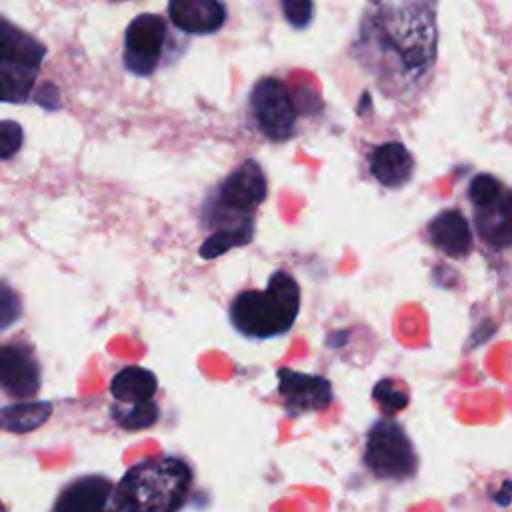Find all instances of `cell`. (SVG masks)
Returning <instances> with one entry per match:
<instances>
[{"label":"cell","instance_id":"cell-9","mask_svg":"<svg viewBox=\"0 0 512 512\" xmlns=\"http://www.w3.org/2000/svg\"><path fill=\"white\" fill-rule=\"evenodd\" d=\"M278 396L288 416L296 418L304 412H322L332 400V382L320 374H306L290 368H278Z\"/></svg>","mask_w":512,"mask_h":512},{"label":"cell","instance_id":"cell-8","mask_svg":"<svg viewBox=\"0 0 512 512\" xmlns=\"http://www.w3.org/2000/svg\"><path fill=\"white\" fill-rule=\"evenodd\" d=\"M166 36L168 30L162 16H136L124 36V66L136 76H150L160 64Z\"/></svg>","mask_w":512,"mask_h":512},{"label":"cell","instance_id":"cell-10","mask_svg":"<svg viewBox=\"0 0 512 512\" xmlns=\"http://www.w3.org/2000/svg\"><path fill=\"white\" fill-rule=\"evenodd\" d=\"M0 390L16 400L38 394L40 364L30 348L18 342L0 346Z\"/></svg>","mask_w":512,"mask_h":512},{"label":"cell","instance_id":"cell-15","mask_svg":"<svg viewBox=\"0 0 512 512\" xmlns=\"http://www.w3.org/2000/svg\"><path fill=\"white\" fill-rule=\"evenodd\" d=\"M112 482L106 476L90 474L80 476L66 484L54 502V510L64 512H96L108 506L112 496Z\"/></svg>","mask_w":512,"mask_h":512},{"label":"cell","instance_id":"cell-21","mask_svg":"<svg viewBox=\"0 0 512 512\" xmlns=\"http://www.w3.org/2000/svg\"><path fill=\"white\" fill-rule=\"evenodd\" d=\"M502 188H504V184L494 174L480 172V174L472 176V180L468 182V200L472 202L474 208L486 206L500 194Z\"/></svg>","mask_w":512,"mask_h":512},{"label":"cell","instance_id":"cell-23","mask_svg":"<svg viewBox=\"0 0 512 512\" xmlns=\"http://www.w3.org/2000/svg\"><path fill=\"white\" fill-rule=\"evenodd\" d=\"M280 6L294 28H306L314 18V0H280Z\"/></svg>","mask_w":512,"mask_h":512},{"label":"cell","instance_id":"cell-5","mask_svg":"<svg viewBox=\"0 0 512 512\" xmlns=\"http://www.w3.org/2000/svg\"><path fill=\"white\" fill-rule=\"evenodd\" d=\"M362 462L378 480L406 482L418 474L420 458L402 424L386 416L368 428Z\"/></svg>","mask_w":512,"mask_h":512},{"label":"cell","instance_id":"cell-11","mask_svg":"<svg viewBox=\"0 0 512 512\" xmlns=\"http://www.w3.org/2000/svg\"><path fill=\"white\" fill-rule=\"evenodd\" d=\"M412 152L396 140L382 142L368 154V172L384 188L398 190L410 182L414 174Z\"/></svg>","mask_w":512,"mask_h":512},{"label":"cell","instance_id":"cell-4","mask_svg":"<svg viewBox=\"0 0 512 512\" xmlns=\"http://www.w3.org/2000/svg\"><path fill=\"white\" fill-rule=\"evenodd\" d=\"M44 56V44L0 16V102L28 100Z\"/></svg>","mask_w":512,"mask_h":512},{"label":"cell","instance_id":"cell-13","mask_svg":"<svg viewBox=\"0 0 512 512\" xmlns=\"http://www.w3.org/2000/svg\"><path fill=\"white\" fill-rule=\"evenodd\" d=\"M474 226L484 244L494 250L512 246V188H502L500 194L486 206L476 208Z\"/></svg>","mask_w":512,"mask_h":512},{"label":"cell","instance_id":"cell-19","mask_svg":"<svg viewBox=\"0 0 512 512\" xmlns=\"http://www.w3.org/2000/svg\"><path fill=\"white\" fill-rule=\"evenodd\" d=\"M114 422L128 430H144L150 428L152 424H156L158 416H160V408L154 400H146V402H136V404H120L116 402L110 410Z\"/></svg>","mask_w":512,"mask_h":512},{"label":"cell","instance_id":"cell-1","mask_svg":"<svg viewBox=\"0 0 512 512\" xmlns=\"http://www.w3.org/2000/svg\"><path fill=\"white\" fill-rule=\"evenodd\" d=\"M350 52L386 98L412 96L436 64V2L370 0Z\"/></svg>","mask_w":512,"mask_h":512},{"label":"cell","instance_id":"cell-14","mask_svg":"<svg viewBox=\"0 0 512 512\" xmlns=\"http://www.w3.org/2000/svg\"><path fill=\"white\" fill-rule=\"evenodd\" d=\"M168 14L172 24L188 34H214L226 22L220 0H168Z\"/></svg>","mask_w":512,"mask_h":512},{"label":"cell","instance_id":"cell-17","mask_svg":"<svg viewBox=\"0 0 512 512\" xmlns=\"http://www.w3.org/2000/svg\"><path fill=\"white\" fill-rule=\"evenodd\" d=\"M52 414V406L48 402H16L0 408V428L24 434L38 426H42Z\"/></svg>","mask_w":512,"mask_h":512},{"label":"cell","instance_id":"cell-6","mask_svg":"<svg viewBox=\"0 0 512 512\" xmlns=\"http://www.w3.org/2000/svg\"><path fill=\"white\" fill-rule=\"evenodd\" d=\"M268 180L262 166L248 158L236 166L216 188L214 222L218 228L252 220L256 208L266 200Z\"/></svg>","mask_w":512,"mask_h":512},{"label":"cell","instance_id":"cell-3","mask_svg":"<svg viewBox=\"0 0 512 512\" xmlns=\"http://www.w3.org/2000/svg\"><path fill=\"white\" fill-rule=\"evenodd\" d=\"M300 314V286L284 270H274L264 290H242L230 304V322L246 338L266 340L286 334Z\"/></svg>","mask_w":512,"mask_h":512},{"label":"cell","instance_id":"cell-22","mask_svg":"<svg viewBox=\"0 0 512 512\" xmlns=\"http://www.w3.org/2000/svg\"><path fill=\"white\" fill-rule=\"evenodd\" d=\"M22 316V302L16 290L0 280V332L8 330Z\"/></svg>","mask_w":512,"mask_h":512},{"label":"cell","instance_id":"cell-7","mask_svg":"<svg viewBox=\"0 0 512 512\" xmlns=\"http://www.w3.org/2000/svg\"><path fill=\"white\" fill-rule=\"evenodd\" d=\"M250 112L270 142H286L296 134L298 108L288 86L278 78H260L250 92Z\"/></svg>","mask_w":512,"mask_h":512},{"label":"cell","instance_id":"cell-16","mask_svg":"<svg viewBox=\"0 0 512 512\" xmlns=\"http://www.w3.org/2000/svg\"><path fill=\"white\" fill-rule=\"evenodd\" d=\"M158 390V380L154 372L142 366H126L114 374L110 382V394L120 404H136L152 400Z\"/></svg>","mask_w":512,"mask_h":512},{"label":"cell","instance_id":"cell-24","mask_svg":"<svg viewBox=\"0 0 512 512\" xmlns=\"http://www.w3.org/2000/svg\"><path fill=\"white\" fill-rule=\"evenodd\" d=\"M24 140L22 126L14 120H2L0 122V160L12 158Z\"/></svg>","mask_w":512,"mask_h":512},{"label":"cell","instance_id":"cell-20","mask_svg":"<svg viewBox=\"0 0 512 512\" xmlns=\"http://www.w3.org/2000/svg\"><path fill=\"white\" fill-rule=\"evenodd\" d=\"M372 400L384 416H396L398 412H402L408 406L410 396L404 388L398 386L396 380L382 378L372 388Z\"/></svg>","mask_w":512,"mask_h":512},{"label":"cell","instance_id":"cell-18","mask_svg":"<svg viewBox=\"0 0 512 512\" xmlns=\"http://www.w3.org/2000/svg\"><path fill=\"white\" fill-rule=\"evenodd\" d=\"M252 236H254V220L234 224V226H222V228H216V232L204 240L198 252L202 258L212 260L228 252L230 248L246 246L252 240Z\"/></svg>","mask_w":512,"mask_h":512},{"label":"cell","instance_id":"cell-12","mask_svg":"<svg viewBox=\"0 0 512 512\" xmlns=\"http://www.w3.org/2000/svg\"><path fill=\"white\" fill-rule=\"evenodd\" d=\"M428 242L448 258H464L472 250V228L458 208L438 212L426 226Z\"/></svg>","mask_w":512,"mask_h":512},{"label":"cell","instance_id":"cell-2","mask_svg":"<svg viewBox=\"0 0 512 512\" xmlns=\"http://www.w3.org/2000/svg\"><path fill=\"white\" fill-rule=\"evenodd\" d=\"M192 470L178 456L144 458L112 490L116 510L172 512L184 506L192 488Z\"/></svg>","mask_w":512,"mask_h":512}]
</instances>
